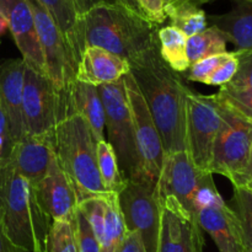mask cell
I'll return each mask as SVG.
<instances>
[{
  "label": "cell",
  "mask_w": 252,
  "mask_h": 252,
  "mask_svg": "<svg viewBox=\"0 0 252 252\" xmlns=\"http://www.w3.org/2000/svg\"><path fill=\"white\" fill-rule=\"evenodd\" d=\"M115 252H147L138 233H126Z\"/></svg>",
  "instance_id": "35"
},
{
  "label": "cell",
  "mask_w": 252,
  "mask_h": 252,
  "mask_svg": "<svg viewBox=\"0 0 252 252\" xmlns=\"http://www.w3.org/2000/svg\"><path fill=\"white\" fill-rule=\"evenodd\" d=\"M214 96L221 125L214 142L209 172L221 175L231 181L248 162L252 148V122Z\"/></svg>",
  "instance_id": "8"
},
{
  "label": "cell",
  "mask_w": 252,
  "mask_h": 252,
  "mask_svg": "<svg viewBox=\"0 0 252 252\" xmlns=\"http://www.w3.org/2000/svg\"><path fill=\"white\" fill-rule=\"evenodd\" d=\"M129 73V63L101 47H85L76 68L75 80L93 86L116 83Z\"/></svg>",
  "instance_id": "20"
},
{
  "label": "cell",
  "mask_w": 252,
  "mask_h": 252,
  "mask_svg": "<svg viewBox=\"0 0 252 252\" xmlns=\"http://www.w3.org/2000/svg\"><path fill=\"white\" fill-rule=\"evenodd\" d=\"M96 144L88 123L79 115L64 118L54 128V155L70 179L79 203L90 197L110 193L101 181Z\"/></svg>",
  "instance_id": "4"
},
{
  "label": "cell",
  "mask_w": 252,
  "mask_h": 252,
  "mask_svg": "<svg viewBox=\"0 0 252 252\" xmlns=\"http://www.w3.org/2000/svg\"><path fill=\"white\" fill-rule=\"evenodd\" d=\"M243 187H246V189H248L249 191L252 192V179L249 180V181L245 184V186H243Z\"/></svg>",
  "instance_id": "40"
},
{
  "label": "cell",
  "mask_w": 252,
  "mask_h": 252,
  "mask_svg": "<svg viewBox=\"0 0 252 252\" xmlns=\"http://www.w3.org/2000/svg\"><path fill=\"white\" fill-rule=\"evenodd\" d=\"M0 12L7 22L15 44L29 68L48 76L39 44L33 12L27 0H0Z\"/></svg>",
  "instance_id": "13"
},
{
  "label": "cell",
  "mask_w": 252,
  "mask_h": 252,
  "mask_svg": "<svg viewBox=\"0 0 252 252\" xmlns=\"http://www.w3.org/2000/svg\"><path fill=\"white\" fill-rule=\"evenodd\" d=\"M129 73L147 102L165 155L186 150V102L191 89L172 70L157 46L130 59Z\"/></svg>",
  "instance_id": "1"
},
{
  "label": "cell",
  "mask_w": 252,
  "mask_h": 252,
  "mask_svg": "<svg viewBox=\"0 0 252 252\" xmlns=\"http://www.w3.org/2000/svg\"><path fill=\"white\" fill-rule=\"evenodd\" d=\"M228 12L209 15L208 24L218 29L235 52L252 51V0H231Z\"/></svg>",
  "instance_id": "22"
},
{
  "label": "cell",
  "mask_w": 252,
  "mask_h": 252,
  "mask_svg": "<svg viewBox=\"0 0 252 252\" xmlns=\"http://www.w3.org/2000/svg\"><path fill=\"white\" fill-rule=\"evenodd\" d=\"M0 220L15 245L29 252L46 248L52 219L39 206L33 185L10 162L0 165Z\"/></svg>",
  "instance_id": "3"
},
{
  "label": "cell",
  "mask_w": 252,
  "mask_h": 252,
  "mask_svg": "<svg viewBox=\"0 0 252 252\" xmlns=\"http://www.w3.org/2000/svg\"><path fill=\"white\" fill-rule=\"evenodd\" d=\"M115 2L128 11L159 26L165 24L167 20L164 12L162 0H115Z\"/></svg>",
  "instance_id": "30"
},
{
  "label": "cell",
  "mask_w": 252,
  "mask_h": 252,
  "mask_svg": "<svg viewBox=\"0 0 252 252\" xmlns=\"http://www.w3.org/2000/svg\"><path fill=\"white\" fill-rule=\"evenodd\" d=\"M74 233L78 252H101L100 244L90 223L79 209L74 216Z\"/></svg>",
  "instance_id": "31"
},
{
  "label": "cell",
  "mask_w": 252,
  "mask_h": 252,
  "mask_svg": "<svg viewBox=\"0 0 252 252\" xmlns=\"http://www.w3.org/2000/svg\"><path fill=\"white\" fill-rule=\"evenodd\" d=\"M220 125L216 96L202 95L192 90L186 102V152L198 169L209 171Z\"/></svg>",
  "instance_id": "11"
},
{
  "label": "cell",
  "mask_w": 252,
  "mask_h": 252,
  "mask_svg": "<svg viewBox=\"0 0 252 252\" xmlns=\"http://www.w3.org/2000/svg\"><path fill=\"white\" fill-rule=\"evenodd\" d=\"M235 56L238 58V69L230 83L224 86L238 90H252V51L235 52Z\"/></svg>",
  "instance_id": "33"
},
{
  "label": "cell",
  "mask_w": 252,
  "mask_h": 252,
  "mask_svg": "<svg viewBox=\"0 0 252 252\" xmlns=\"http://www.w3.org/2000/svg\"><path fill=\"white\" fill-rule=\"evenodd\" d=\"M25 135L44 134L54 130L64 118L74 115L68 91L56 88L51 79L27 66L22 97Z\"/></svg>",
  "instance_id": "7"
},
{
  "label": "cell",
  "mask_w": 252,
  "mask_h": 252,
  "mask_svg": "<svg viewBox=\"0 0 252 252\" xmlns=\"http://www.w3.org/2000/svg\"><path fill=\"white\" fill-rule=\"evenodd\" d=\"M176 1H180V0H162V4H164V6H166V5L174 4Z\"/></svg>",
  "instance_id": "41"
},
{
  "label": "cell",
  "mask_w": 252,
  "mask_h": 252,
  "mask_svg": "<svg viewBox=\"0 0 252 252\" xmlns=\"http://www.w3.org/2000/svg\"><path fill=\"white\" fill-rule=\"evenodd\" d=\"M12 147H14V144L10 139L6 121H5L4 112H2L1 101H0V165L6 164L9 161Z\"/></svg>",
  "instance_id": "34"
},
{
  "label": "cell",
  "mask_w": 252,
  "mask_h": 252,
  "mask_svg": "<svg viewBox=\"0 0 252 252\" xmlns=\"http://www.w3.org/2000/svg\"><path fill=\"white\" fill-rule=\"evenodd\" d=\"M54 155V130L44 134H26L15 143L9 161L31 185H36L48 171Z\"/></svg>",
  "instance_id": "18"
},
{
  "label": "cell",
  "mask_w": 252,
  "mask_h": 252,
  "mask_svg": "<svg viewBox=\"0 0 252 252\" xmlns=\"http://www.w3.org/2000/svg\"><path fill=\"white\" fill-rule=\"evenodd\" d=\"M228 204L238 218L244 251L252 250V192L246 187H234L233 198Z\"/></svg>",
  "instance_id": "28"
},
{
  "label": "cell",
  "mask_w": 252,
  "mask_h": 252,
  "mask_svg": "<svg viewBox=\"0 0 252 252\" xmlns=\"http://www.w3.org/2000/svg\"><path fill=\"white\" fill-rule=\"evenodd\" d=\"M158 193L159 199H172L193 219L204 204L220 194L213 174L198 169L186 150L165 155Z\"/></svg>",
  "instance_id": "5"
},
{
  "label": "cell",
  "mask_w": 252,
  "mask_h": 252,
  "mask_svg": "<svg viewBox=\"0 0 252 252\" xmlns=\"http://www.w3.org/2000/svg\"><path fill=\"white\" fill-rule=\"evenodd\" d=\"M68 96L74 115H79L90 128L96 142L105 138V108L96 86L74 80L68 88Z\"/></svg>",
  "instance_id": "23"
},
{
  "label": "cell",
  "mask_w": 252,
  "mask_h": 252,
  "mask_svg": "<svg viewBox=\"0 0 252 252\" xmlns=\"http://www.w3.org/2000/svg\"><path fill=\"white\" fill-rule=\"evenodd\" d=\"M0 252H29L12 243L11 239L7 236L1 220H0Z\"/></svg>",
  "instance_id": "37"
},
{
  "label": "cell",
  "mask_w": 252,
  "mask_h": 252,
  "mask_svg": "<svg viewBox=\"0 0 252 252\" xmlns=\"http://www.w3.org/2000/svg\"><path fill=\"white\" fill-rule=\"evenodd\" d=\"M33 187L39 206L52 220H73L78 209V196L56 158L43 179Z\"/></svg>",
  "instance_id": "16"
},
{
  "label": "cell",
  "mask_w": 252,
  "mask_h": 252,
  "mask_svg": "<svg viewBox=\"0 0 252 252\" xmlns=\"http://www.w3.org/2000/svg\"><path fill=\"white\" fill-rule=\"evenodd\" d=\"M197 220L202 230L213 239L219 252H244L238 218L220 194L199 209Z\"/></svg>",
  "instance_id": "19"
},
{
  "label": "cell",
  "mask_w": 252,
  "mask_h": 252,
  "mask_svg": "<svg viewBox=\"0 0 252 252\" xmlns=\"http://www.w3.org/2000/svg\"><path fill=\"white\" fill-rule=\"evenodd\" d=\"M158 37L160 56L166 62L167 65L180 74L186 71L189 66L186 49L187 37L171 25L160 27Z\"/></svg>",
  "instance_id": "25"
},
{
  "label": "cell",
  "mask_w": 252,
  "mask_h": 252,
  "mask_svg": "<svg viewBox=\"0 0 252 252\" xmlns=\"http://www.w3.org/2000/svg\"><path fill=\"white\" fill-rule=\"evenodd\" d=\"M228 41L224 34L214 26H208L204 31L187 38V58L189 65L208 57L223 54L226 49Z\"/></svg>",
  "instance_id": "26"
},
{
  "label": "cell",
  "mask_w": 252,
  "mask_h": 252,
  "mask_svg": "<svg viewBox=\"0 0 252 252\" xmlns=\"http://www.w3.org/2000/svg\"><path fill=\"white\" fill-rule=\"evenodd\" d=\"M26 68L22 58L0 63V101L12 144L25 137L22 97Z\"/></svg>",
  "instance_id": "17"
},
{
  "label": "cell",
  "mask_w": 252,
  "mask_h": 252,
  "mask_svg": "<svg viewBox=\"0 0 252 252\" xmlns=\"http://www.w3.org/2000/svg\"><path fill=\"white\" fill-rule=\"evenodd\" d=\"M159 25L117 4H101L84 15L85 46L101 47L127 62L159 46Z\"/></svg>",
  "instance_id": "2"
},
{
  "label": "cell",
  "mask_w": 252,
  "mask_h": 252,
  "mask_svg": "<svg viewBox=\"0 0 252 252\" xmlns=\"http://www.w3.org/2000/svg\"><path fill=\"white\" fill-rule=\"evenodd\" d=\"M6 30H7V22L6 20H5V17L1 15V12H0V37L5 33Z\"/></svg>",
  "instance_id": "39"
},
{
  "label": "cell",
  "mask_w": 252,
  "mask_h": 252,
  "mask_svg": "<svg viewBox=\"0 0 252 252\" xmlns=\"http://www.w3.org/2000/svg\"><path fill=\"white\" fill-rule=\"evenodd\" d=\"M250 179H252V148H251L250 155H249V159H248V162H246L245 167H244V169L241 170V171L239 172V174L236 175L230 182L233 184L234 187H243L245 186V184Z\"/></svg>",
  "instance_id": "36"
},
{
  "label": "cell",
  "mask_w": 252,
  "mask_h": 252,
  "mask_svg": "<svg viewBox=\"0 0 252 252\" xmlns=\"http://www.w3.org/2000/svg\"><path fill=\"white\" fill-rule=\"evenodd\" d=\"M105 108L107 142L112 147L125 180L139 179V158L135 144L134 125L123 78L116 83L97 86Z\"/></svg>",
  "instance_id": "6"
},
{
  "label": "cell",
  "mask_w": 252,
  "mask_h": 252,
  "mask_svg": "<svg viewBox=\"0 0 252 252\" xmlns=\"http://www.w3.org/2000/svg\"><path fill=\"white\" fill-rule=\"evenodd\" d=\"M244 252H252V250H246V251H244Z\"/></svg>",
  "instance_id": "43"
},
{
  "label": "cell",
  "mask_w": 252,
  "mask_h": 252,
  "mask_svg": "<svg viewBox=\"0 0 252 252\" xmlns=\"http://www.w3.org/2000/svg\"><path fill=\"white\" fill-rule=\"evenodd\" d=\"M27 1L33 12L48 78L58 90L66 91L70 84L75 80L78 64L74 61L61 31L48 11L37 0Z\"/></svg>",
  "instance_id": "12"
},
{
  "label": "cell",
  "mask_w": 252,
  "mask_h": 252,
  "mask_svg": "<svg viewBox=\"0 0 252 252\" xmlns=\"http://www.w3.org/2000/svg\"><path fill=\"white\" fill-rule=\"evenodd\" d=\"M46 252H78L73 220H52Z\"/></svg>",
  "instance_id": "29"
},
{
  "label": "cell",
  "mask_w": 252,
  "mask_h": 252,
  "mask_svg": "<svg viewBox=\"0 0 252 252\" xmlns=\"http://www.w3.org/2000/svg\"><path fill=\"white\" fill-rule=\"evenodd\" d=\"M209 0H180L164 6L170 25L189 37L204 31L208 27V15L202 5Z\"/></svg>",
  "instance_id": "24"
},
{
  "label": "cell",
  "mask_w": 252,
  "mask_h": 252,
  "mask_svg": "<svg viewBox=\"0 0 252 252\" xmlns=\"http://www.w3.org/2000/svg\"><path fill=\"white\" fill-rule=\"evenodd\" d=\"M117 198L126 233H138L145 251L158 252L161 202L157 187L139 180H126Z\"/></svg>",
  "instance_id": "9"
},
{
  "label": "cell",
  "mask_w": 252,
  "mask_h": 252,
  "mask_svg": "<svg viewBox=\"0 0 252 252\" xmlns=\"http://www.w3.org/2000/svg\"><path fill=\"white\" fill-rule=\"evenodd\" d=\"M96 157L103 187L110 193L118 194L125 187L126 180L121 172L115 152L106 139L97 142L96 144Z\"/></svg>",
  "instance_id": "27"
},
{
  "label": "cell",
  "mask_w": 252,
  "mask_h": 252,
  "mask_svg": "<svg viewBox=\"0 0 252 252\" xmlns=\"http://www.w3.org/2000/svg\"><path fill=\"white\" fill-rule=\"evenodd\" d=\"M216 95L252 122V90H238L221 86Z\"/></svg>",
  "instance_id": "32"
},
{
  "label": "cell",
  "mask_w": 252,
  "mask_h": 252,
  "mask_svg": "<svg viewBox=\"0 0 252 252\" xmlns=\"http://www.w3.org/2000/svg\"><path fill=\"white\" fill-rule=\"evenodd\" d=\"M75 2H76V7H78L79 12H80V15L83 16V19H84V15H85L89 10L97 6V5L116 4L115 0H75Z\"/></svg>",
  "instance_id": "38"
},
{
  "label": "cell",
  "mask_w": 252,
  "mask_h": 252,
  "mask_svg": "<svg viewBox=\"0 0 252 252\" xmlns=\"http://www.w3.org/2000/svg\"><path fill=\"white\" fill-rule=\"evenodd\" d=\"M48 11L61 31L66 47L76 64L85 49L84 19L76 7L75 0H37Z\"/></svg>",
  "instance_id": "21"
},
{
  "label": "cell",
  "mask_w": 252,
  "mask_h": 252,
  "mask_svg": "<svg viewBox=\"0 0 252 252\" xmlns=\"http://www.w3.org/2000/svg\"><path fill=\"white\" fill-rule=\"evenodd\" d=\"M32 252H46V248H37Z\"/></svg>",
  "instance_id": "42"
},
{
  "label": "cell",
  "mask_w": 252,
  "mask_h": 252,
  "mask_svg": "<svg viewBox=\"0 0 252 252\" xmlns=\"http://www.w3.org/2000/svg\"><path fill=\"white\" fill-rule=\"evenodd\" d=\"M78 209L90 223L101 252H115L126 235L125 223L116 193H106L86 198L78 204Z\"/></svg>",
  "instance_id": "15"
},
{
  "label": "cell",
  "mask_w": 252,
  "mask_h": 252,
  "mask_svg": "<svg viewBox=\"0 0 252 252\" xmlns=\"http://www.w3.org/2000/svg\"><path fill=\"white\" fill-rule=\"evenodd\" d=\"M126 94L132 112L134 125L135 144L139 158V181L153 185L158 189L162 165L165 160V150L161 137L153 120L147 102L143 98L134 79L127 73L123 76Z\"/></svg>",
  "instance_id": "10"
},
{
  "label": "cell",
  "mask_w": 252,
  "mask_h": 252,
  "mask_svg": "<svg viewBox=\"0 0 252 252\" xmlns=\"http://www.w3.org/2000/svg\"><path fill=\"white\" fill-rule=\"evenodd\" d=\"M161 202L158 252H203L206 240L197 219L185 213L172 199Z\"/></svg>",
  "instance_id": "14"
}]
</instances>
